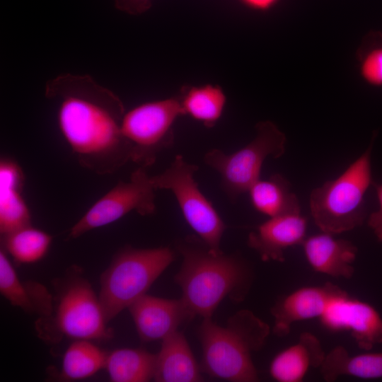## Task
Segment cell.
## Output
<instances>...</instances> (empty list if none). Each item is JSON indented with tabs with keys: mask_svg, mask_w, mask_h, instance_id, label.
<instances>
[{
	"mask_svg": "<svg viewBox=\"0 0 382 382\" xmlns=\"http://www.w3.org/2000/svg\"><path fill=\"white\" fill-rule=\"evenodd\" d=\"M45 96L56 104L59 131L81 166L105 175L132 161L122 131L126 111L112 91L88 74L64 73L46 83Z\"/></svg>",
	"mask_w": 382,
	"mask_h": 382,
	"instance_id": "6da1fadb",
	"label": "cell"
},
{
	"mask_svg": "<svg viewBox=\"0 0 382 382\" xmlns=\"http://www.w3.org/2000/svg\"><path fill=\"white\" fill-rule=\"evenodd\" d=\"M176 248L183 261L174 281L181 289V299L195 316L212 318L226 297L236 302L245 298L253 272L241 255L214 253L192 236L179 241Z\"/></svg>",
	"mask_w": 382,
	"mask_h": 382,
	"instance_id": "7a4b0ae2",
	"label": "cell"
},
{
	"mask_svg": "<svg viewBox=\"0 0 382 382\" xmlns=\"http://www.w3.org/2000/svg\"><path fill=\"white\" fill-rule=\"evenodd\" d=\"M269 325L251 311L241 310L225 326L203 318L198 329L202 370L209 376L232 382H255L258 373L252 357L265 345Z\"/></svg>",
	"mask_w": 382,
	"mask_h": 382,
	"instance_id": "3957f363",
	"label": "cell"
},
{
	"mask_svg": "<svg viewBox=\"0 0 382 382\" xmlns=\"http://www.w3.org/2000/svg\"><path fill=\"white\" fill-rule=\"evenodd\" d=\"M366 150L337 178L314 188L309 197L315 224L325 233L338 234L361 226L366 218L364 196L373 185L371 151Z\"/></svg>",
	"mask_w": 382,
	"mask_h": 382,
	"instance_id": "277c9868",
	"label": "cell"
},
{
	"mask_svg": "<svg viewBox=\"0 0 382 382\" xmlns=\"http://www.w3.org/2000/svg\"><path fill=\"white\" fill-rule=\"evenodd\" d=\"M175 257L169 247L120 250L100 279L98 298L106 322L146 294Z\"/></svg>",
	"mask_w": 382,
	"mask_h": 382,
	"instance_id": "5b68a950",
	"label": "cell"
},
{
	"mask_svg": "<svg viewBox=\"0 0 382 382\" xmlns=\"http://www.w3.org/2000/svg\"><path fill=\"white\" fill-rule=\"evenodd\" d=\"M255 129L254 139L238 151L228 154L213 149L204 156V163L219 174L221 187L232 202L260 178L267 158H278L285 152L286 136L274 122L261 121Z\"/></svg>",
	"mask_w": 382,
	"mask_h": 382,
	"instance_id": "8992f818",
	"label": "cell"
},
{
	"mask_svg": "<svg viewBox=\"0 0 382 382\" xmlns=\"http://www.w3.org/2000/svg\"><path fill=\"white\" fill-rule=\"evenodd\" d=\"M197 170V166L178 154L168 168L151 176V180L156 190H168L173 194L187 224L212 252L218 253L221 252V240L226 225L199 190L194 178Z\"/></svg>",
	"mask_w": 382,
	"mask_h": 382,
	"instance_id": "52a82bcc",
	"label": "cell"
},
{
	"mask_svg": "<svg viewBox=\"0 0 382 382\" xmlns=\"http://www.w3.org/2000/svg\"><path fill=\"white\" fill-rule=\"evenodd\" d=\"M183 116L178 96L147 101L125 112L122 131L131 146L132 161L147 168L174 142V125Z\"/></svg>",
	"mask_w": 382,
	"mask_h": 382,
	"instance_id": "ba28073f",
	"label": "cell"
},
{
	"mask_svg": "<svg viewBox=\"0 0 382 382\" xmlns=\"http://www.w3.org/2000/svg\"><path fill=\"white\" fill-rule=\"evenodd\" d=\"M146 168L139 167L128 181H120L98 199L71 228L69 238H76L85 233L110 224L135 212L146 216L156 209L155 190Z\"/></svg>",
	"mask_w": 382,
	"mask_h": 382,
	"instance_id": "9c48e42d",
	"label": "cell"
},
{
	"mask_svg": "<svg viewBox=\"0 0 382 382\" xmlns=\"http://www.w3.org/2000/svg\"><path fill=\"white\" fill-rule=\"evenodd\" d=\"M99 300L89 282L71 277L62 286L54 318L61 333L76 340H105L112 336Z\"/></svg>",
	"mask_w": 382,
	"mask_h": 382,
	"instance_id": "30bf717a",
	"label": "cell"
},
{
	"mask_svg": "<svg viewBox=\"0 0 382 382\" xmlns=\"http://www.w3.org/2000/svg\"><path fill=\"white\" fill-rule=\"evenodd\" d=\"M332 332H349L357 346L369 351L382 343V316L371 304L343 290L335 296L319 318Z\"/></svg>",
	"mask_w": 382,
	"mask_h": 382,
	"instance_id": "8fae6325",
	"label": "cell"
},
{
	"mask_svg": "<svg viewBox=\"0 0 382 382\" xmlns=\"http://www.w3.org/2000/svg\"><path fill=\"white\" fill-rule=\"evenodd\" d=\"M127 308L143 342L162 341L195 316L181 298L168 299L146 294Z\"/></svg>",
	"mask_w": 382,
	"mask_h": 382,
	"instance_id": "7c38bea8",
	"label": "cell"
},
{
	"mask_svg": "<svg viewBox=\"0 0 382 382\" xmlns=\"http://www.w3.org/2000/svg\"><path fill=\"white\" fill-rule=\"evenodd\" d=\"M342 291L338 286L326 282L300 287L282 296L270 310L274 318L272 332L284 337L289 334L294 323L319 318L331 299Z\"/></svg>",
	"mask_w": 382,
	"mask_h": 382,
	"instance_id": "4fadbf2b",
	"label": "cell"
},
{
	"mask_svg": "<svg viewBox=\"0 0 382 382\" xmlns=\"http://www.w3.org/2000/svg\"><path fill=\"white\" fill-rule=\"evenodd\" d=\"M307 219L301 212L270 217L248 236V245L263 261L284 262L290 247L302 244L306 238Z\"/></svg>",
	"mask_w": 382,
	"mask_h": 382,
	"instance_id": "5bb4252c",
	"label": "cell"
},
{
	"mask_svg": "<svg viewBox=\"0 0 382 382\" xmlns=\"http://www.w3.org/2000/svg\"><path fill=\"white\" fill-rule=\"evenodd\" d=\"M301 246L306 261L315 272L335 278L352 277L358 250L350 241L322 231L306 237Z\"/></svg>",
	"mask_w": 382,
	"mask_h": 382,
	"instance_id": "9a60e30c",
	"label": "cell"
},
{
	"mask_svg": "<svg viewBox=\"0 0 382 382\" xmlns=\"http://www.w3.org/2000/svg\"><path fill=\"white\" fill-rule=\"evenodd\" d=\"M325 355L319 339L303 332L295 343L274 357L269 373L278 382H301L311 369L321 367Z\"/></svg>",
	"mask_w": 382,
	"mask_h": 382,
	"instance_id": "2e32d148",
	"label": "cell"
},
{
	"mask_svg": "<svg viewBox=\"0 0 382 382\" xmlns=\"http://www.w3.org/2000/svg\"><path fill=\"white\" fill-rule=\"evenodd\" d=\"M24 181L20 166L11 159L0 163V233L4 236L30 225V212L22 196Z\"/></svg>",
	"mask_w": 382,
	"mask_h": 382,
	"instance_id": "e0dca14e",
	"label": "cell"
},
{
	"mask_svg": "<svg viewBox=\"0 0 382 382\" xmlns=\"http://www.w3.org/2000/svg\"><path fill=\"white\" fill-rule=\"evenodd\" d=\"M154 379L158 382H198L203 378L191 348L178 330L162 340Z\"/></svg>",
	"mask_w": 382,
	"mask_h": 382,
	"instance_id": "ac0fdd59",
	"label": "cell"
},
{
	"mask_svg": "<svg viewBox=\"0 0 382 382\" xmlns=\"http://www.w3.org/2000/svg\"><path fill=\"white\" fill-rule=\"evenodd\" d=\"M0 291L13 306L44 318L51 317L52 297L47 288L35 282H21L3 250L0 251Z\"/></svg>",
	"mask_w": 382,
	"mask_h": 382,
	"instance_id": "d6986e66",
	"label": "cell"
},
{
	"mask_svg": "<svg viewBox=\"0 0 382 382\" xmlns=\"http://www.w3.org/2000/svg\"><path fill=\"white\" fill-rule=\"evenodd\" d=\"M323 379L332 382L342 376L363 379L382 378V352L351 355L342 345L326 354L320 368Z\"/></svg>",
	"mask_w": 382,
	"mask_h": 382,
	"instance_id": "ffe728a7",
	"label": "cell"
},
{
	"mask_svg": "<svg viewBox=\"0 0 382 382\" xmlns=\"http://www.w3.org/2000/svg\"><path fill=\"white\" fill-rule=\"evenodd\" d=\"M248 192L253 209L269 218L301 212L299 199L292 192L291 183L279 173H274L265 180L260 178Z\"/></svg>",
	"mask_w": 382,
	"mask_h": 382,
	"instance_id": "44dd1931",
	"label": "cell"
},
{
	"mask_svg": "<svg viewBox=\"0 0 382 382\" xmlns=\"http://www.w3.org/2000/svg\"><path fill=\"white\" fill-rule=\"evenodd\" d=\"M178 96L183 115L213 127L220 120L226 104V96L217 84L183 86Z\"/></svg>",
	"mask_w": 382,
	"mask_h": 382,
	"instance_id": "7402d4cb",
	"label": "cell"
},
{
	"mask_svg": "<svg viewBox=\"0 0 382 382\" xmlns=\"http://www.w3.org/2000/svg\"><path fill=\"white\" fill-rule=\"evenodd\" d=\"M156 362V354L122 348L108 354L105 368L113 382H146L154 379Z\"/></svg>",
	"mask_w": 382,
	"mask_h": 382,
	"instance_id": "603a6c76",
	"label": "cell"
},
{
	"mask_svg": "<svg viewBox=\"0 0 382 382\" xmlns=\"http://www.w3.org/2000/svg\"><path fill=\"white\" fill-rule=\"evenodd\" d=\"M107 356L90 340H76L64 355L61 375L68 380L90 377L105 368Z\"/></svg>",
	"mask_w": 382,
	"mask_h": 382,
	"instance_id": "cb8c5ba5",
	"label": "cell"
},
{
	"mask_svg": "<svg viewBox=\"0 0 382 382\" xmlns=\"http://www.w3.org/2000/svg\"><path fill=\"white\" fill-rule=\"evenodd\" d=\"M4 248L19 263H33L47 253L52 237L30 225L2 236Z\"/></svg>",
	"mask_w": 382,
	"mask_h": 382,
	"instance_id": "d4e9b609",
	"label": "cell"
},
{
	"mask_svg": "<svg viewBox=\"0 0 382 382\" xmlns=\"http://www.w3.org/2000/svg\"><path fill=\"white\" fill-rule=\"evenodd\" d=\"M357 54L363 79L371 86H382V32L367 33Z\"/></svg>",
	"mask_w": 382,
	"mask_h": 382,
	"instance_id": "484cf974",
	"label": "cell"
},
{
	"mask_svg": "<svg viewBox=\"0 0 382 382\" xmlns=\"http://www.w3.org/2000/svg\"><path fill=\"white\" fill-rule=\"evenodd\" d=\"M373 185L378 201V209L369 216L367 223L377 239L382 243V183L374 182Z\"/></svg>",
	"mask_w": 382,
	"mask_h": 382,
	"instance_id": "4316f807",
	"label": "cell"
},
{
	"mask_svg": "<svg viewBox=\"0 0 382 382\" xmlns=\"http://www.w3.org/2000/svg\"><path fill=\"white\" fill-rule=\"evenodd\" d=\"M117 10L131 15H139L151 8V0H115Z\"/></svg>",
	"mask_w": 382,
	"mask_h": 382,
	"instance_id": "83f0119b",
	"label": "cell"
},
{
	"mask_svg": "<svg viewBox=\"0 0 382 382\" xmlns=\"http://www.w3.org/2000/svg\"><path fill=\"white\" fill-rule=\"evenodd\" d=\"M278 0H241L248 7L257 10L271 8Z\"/></svg>",
	"mask_w": 382,
	"mask_h": 382,
	"instance_id": "f1b7e54d",
	"label": "cell"
}]
</instances>
